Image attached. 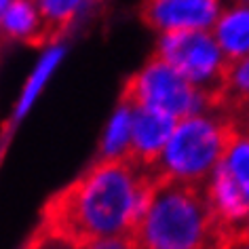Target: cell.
I'll return each mask as SVG.
<instances>
[{"label":"cell","instance_id":"7a4b0ae2","mask_svg":"<svg viewBox=\"0 0 249 249\" xmlns=\"http://www.w3.org/2000/svg\"><path fill=\"white\" fill-rule=\"evenodd\" d=\"M131 234L140 249H215L222 239L203 190L165 179H154Z\"/></svg>","mask_w":249,"mask_h":249},{"label":"cell","instance_id":"6da1fadb","mask_svg":"<svg viewBox=\"0 0 249 249\" xmlns=\"http://www.w3.org/2000/svg\"><path fill=\"white\" fill-rule=\"evenodd\" d=\"M152 186L150 169L131 159H99L47 203L42 226L78 243L108 234H131Z\"/></svg>","mask_w":249,"mask_h":249},{"label":"cell","instance_id":"ffe728a7","mask_svg":"<svg viewBox=\"0 0 249 249\" xmlns=\"http://www.w3.org/2000/svg\"><path fill=\"white\" fill-rule=\"evenodd\" d=\"M239 2H249V0H239Z\"/></svg>","mask_w":249,"mask_h":249},{"label":"cell","instance_id":"8fae6325","mask_svg":"<svg viewBox=\"0 0 249 249\" xmlns=\"http://www.w3.org/2000/svg\"><path fill=\"white\" fill-rule=\"evenodd\" d=\"M209 32L228 64L249 57V2L226 0Z\"/></svg>","mask_w":249,"mask_h":249},{"label":"cell","instance_id":"5bb4252c","mask_svg":"<svg viewBox=\"0 0 249 249\" xmlns=\"http://www.w3.org/2000/svg\"><path fill=\"white\" fill-rule=\"evenodd\" d=\"M217 169L249 196V123H234Z\"/></svg>","mask_w":249,"mask_h":249},{"label":"cell","instance_id":"30bf717a","mask_svg":"<svg viewBox=\"0 0 249 249\" xmlns=\"http://www.w3.org/2000/svg\"><path fill=\"white\" fill-rule=\"evenodd\" d=\"M38 0H9L0 17V40L17 45H42L51 38Z\"/></svg>","mask_w":249,"mask_h":249},{"label":"cell","instance_id":"7c38bea8","mask_svg":"<svg viewBox=\"0 0 249 249\" xmlns=\"http://www.w3.org/2000/svg\"><path fill=\"white\" fill-rule=\"evenodd\" d=\"M131 127H133V104L121 99L118 106L110 112L102 133H99V159L121 160L129 159L131 148Z\"/></svg>","mask_w":249,"mask_h":249},{"label":"cell","instance_id":"3957f363","mask_svg":"<svg viewBox=\"0 0 249 249\" xmlns=\"http://www.w3.org/2000/svg\"><path fill=\"white\" fill-rule=\"evenodd\" d=\"M232 127V116L217 104L178 118L150 173L154 179L201 188L220 165Z\"/></svg>","mask_w":249,"mask_h":249},{"label":"cell","instance_id":"9c48e42d","mask_svg":"<svg viewBox=\"0 0 249 249\" xmlns=\"http://www.w3.org/2000/svg\"><path fill=\"white\" fill-rule=\"evenodd\" d=\"M178 118H173L165 112L150 110V108H135L133 106V127H131V148L129 159L146 169H150L159 154L169 140L173 124Z\"/></svg>","mask_w":249,"mask_h":249},{"label":"cell","instance_id":"277c9868","mask_svg":"<svg viewBox=\"0 0 249 249\" xmlns=\"http://www.w3.org/2000/svg\"><path fill=\"white\" fill-rule=\"evenodd\" d=\"M123 97L135 108L159 110L173 118L195 114L215 104L209 93L195 87L159 55H152L129 78Z\"/></svg>","mask_w":249,"mask_h":249},{"label":"cell","instance_id":"ba28073f","mask_svg":"<svg viewBox=\"0 0 249 249\" xmlns=\"http://www.w3.org/2000/svg\"><path fill=\"white\" fill-rule=\"evenodd\" d=\"M201 190L222 234L236 232L243 228V222L249 211V196L226 173L215 167L213 173L205 179Z\"/></svg>","mask_w":249,"mask_h":249},{"label":"cell","instance_id":"9a60e30c","mask_svg":"<svg viewBox=\"0 0 249 249\" xmlns=\"http://www.w3.org/2000/svg\"><path fill=\"white\" fill-rule=\"evenodd\" d=\"M99 0H38L53 36H61L91 15Z\"/></svg>","mask_w":249,"mask_h":249},{"label":"cell","instance_id":"d6986e66","mask_svg":"<svg viewBox=\"0 0 249 249\" xmlns=\"http://www.w3.org/2000/svg\"><path fill=\"white\" fill-rule=\"evenodd\" d=\"M241 230L249 236V211H247V217H245V222H243V228H241Z\"/></svg>","mask_w":249,"mask_h":249},{"label":"cell","instance_id":"ac0fdd59","mask_svg":"<svg viewBox=\"0 0 249 249\" xmlns=\"http://www.w3.org/2000/svg\"><path fill=\"white\" fill-rule=\"evenodd\" d=\"M215 249H249V236L243 232V230L222 234V239L217 241Z\"/></svg>","mask_w":249,"mask_h":249},{"label":"cell","instance_id":"5b68a950","mask_svg":"<svg viewBox=\"0 0 249 249\" xmlns=\"http://www.w3.org/2000/svg\"><path fill=\"white\" fill-rule=\"evenodd\" d=\"M154 55L173 66L195 87L217 99L228 70V59L209 30L159 34Z\"/></svg>","mask_w":249,"mask_h":249},{"label":"cell","instance_id":"8992f818","mask_svg":"<svg viewBox=\"0 0 249 249\" xmlns=\"http://www.w3.org/2000/svg\"><path fill=\"white\" fill-rule=\"evenodd\" d=\"M226 0H144L142 17L154 34L211 30Z\"/></svg>","mask_w":249,"mask_h":249},{"label":"cell","instance_id":"52a82bcc","mask_svg":"<svg viewBox=\"0 0 249 249\" xmlns=\"http://www.w3.org/2000/svg\"><path fill=\"white\" fill-rule=\"evenodd\" d=\"M68 55V45L61 36H51L40 45V51L36 55L32 68H30L23 87L13 104V112H11V123L17 124L26 118L32 108L38 104L40 95L45 93L49 83L55 78V74L61 68Z\"/></svg>","mask_w":249,"mask_h":249},{"label":"cell","instance_id":"4fadbf2b","mask_svg":"<svg viewBox=\"0 0 249 249\" xmlns=\"http://www.w3.org/2000/svg\"><path fill=\"white\" fill-rule=\"evenodd\" d=\"M215 104L222 106L234 123H249V57L228 64Z\"/></svg>","mask_w":249,"mask_h":249},{"label":"cell","instance_id":"e0dca14e","mask_svg":"<svg viewBox=\"0 0 249 249\" xmlns=\"http://www.w3.org/2000/svg\"><path fill=\"white\" fill-rule=\"evenodd\" d=\"M85 249H140L133 234H108L83 243Z\"/></svg>","mask_w":249,"mask_h":249},{"label":"cell","instance_id":"2e32d148","mask_svg":"<svg viewBox=\"0 0 249 249\" xmlns=\"http://www.w3.org/2000/svg\"><path fill=\"white\" fill-rule=\"evenodd\" d=\"M26 249H85L83 243L70 239V236L57 232V230L40 226V230L32 236V241L26 245Z\"/></svg>","mask_w":249,"mask_h":249}]
</instances>
